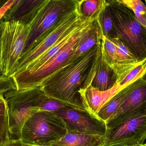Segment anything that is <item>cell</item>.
<instances>
[{
	"mask_svg": "<svg viewBox=\"0 0 146 146\" xmlns=\"http://www.w3.org/2000/svg\"><path fill=\"white\" fill-rule=\"evenodd\" d=\"M100 44L45 80L40 87L46 96L74 108L87 110L82 104L80 91Z\"/></svg>",
	"mask_w": 146,
	"mask_h": 146,
	"instance_id": "6da1fadb",
	"label": "cell"
},
{
	"mask_svg": "<svg viewBox=\"0 0 146 146\" xmlns=\"http://www.w3.org/2000/svg\"><path fill=\"white\" fill-rule=\"evenodd\" d=\"M67 132L65 122L56 112L38 110L25 122L19 139L30 146H51Z\"/></svg>",
	"mask_w": 146,
	"mask_h": 146,
	"instance_id": "7a4b0ae2",
	"label": "cell"
},
{
	"mask_svg": "<svg viewBox=\"0 0 146 146\" xmlns=\"http://www.w3.org/2000/svg\"><path fill=\"white\" fill-rule=\"evenodd\" d=\"M117 38L128 47L139 62L146 58V28L132 10L119 0L107 1Z\"/></svg>",
	"mask_w": 146,
	"mask_h": 146,
	"instance_id": "3957f363",
	"label": "cell"
},
{
	"mask_svg": "<svg viewBox=\"0 0 146 146\" xmlns=\"http://www.w3.org/2000/svg\"><path fill=\"white\" fill-rule=\"evenodd\" d=\"M94 21L87 22L76 33L72 42L54 57L36 69L15 73L13 79L17 90L41 86L43 82L56 72L69 64L72 56Z\"/></svg>",
	"mask_w": 146,
	"mask_h": 146,
	"instance_id": "277c9868",
	"label": "cell"
},
{
	"mask_svg": "<svg viewBox=\"0 0 146 146\" xmlns=\"http://www.w3.org/2000/svg\"><path fill=\"white\" fill-rule=\"evenodd\" d=\"M8 110L11 136L19 139L23 125L34 113L39 110L47 97L41 87L25 90H15L3 94Z\"/></svg>",
	"mask_w": 146,
	"mask_h": 146,
	"instance_id": "5b68a950",
	"label": "cell"
},
{
	"mask_svg": "<svg viewBox=\"0 0 146 146\" xmlns=\"http://www.w3.org/2000/svg\"><path fill=\"white\" fill-rule=\"evenodd\" d=\"M31 25L19 21H3L0 37V70L12 76L23 54Z\"/></svg>",
	"mask_w": 146,
	"mask_h": 146,
	"instance_id": "8992f818",
	"label": "cell"
},
{
	"mask_svg": "<svg viewBox=\"0 0 146 146\" xmlns=\"http://www.w3.org/2000/svg\"><path fill=\"white\" fill-rule=\"evenodd\" d=\"M85 19L79 11L78 5L63 16L21 56L15 73L25 68L28 64L40 57L62 38L80 25Z\"/></svg>",
	"mask_w": 146,
	"mask_h": 146,
	"instance_id": "52a82bcc",
	"label": "cell"
},
{
	"mask_svg": "<svg viewBox=\"0 0 146 146\" xmlns=\"http://www.w3.org/2000/svg\"><path fill=\"white\" fill-rule=\"evenodd\" d=\"M80 0H45L30 24L31 29L22 55L63 16L76 8Z\"/></svg>",
	"mask_w": 146,
	"mask_h": 146,
	"instance_id": "ba28073f",
	"label": "cell"
},
{
	"mask_svg": "<svg viewBox=\"0 0 146 146\" xmlns=\"http://www.w3.org/2000/svg\"><path fill=\"white\" fill-rule=\"evenodd\" d=\"M104 146L143 145L146 140V114L130 117L107 128Z\"/></svg>",
	"mask_w": 146,
	"mask_h": 146,
	"instance_id": "9c48e42d",
	"label": "cell"
},
{
	"mask_svg": "<svg viewBox=\"0 0 146 146\" xmlns=\"http://www.w3.org/2000/svg\"><path fill=\"white\" fill-rule=\"evenodd\" d=\"M56 113L65 122L67 130L90 135H105L107 129L105 122L87 110L71 107Z\"/></svg>",
	"mask_w": 146,
	"mask_h": 146,
	"instance_id": "30bf717a",
	"label": "cell"
},
{
	"mask_svg": "<svg viewBox=\"0 0 146 146\" xmlns=\"http://www.w3.org/2000/svg\"><path fill=\"white\" fill-rule=\"evenodd\" d=\"M117 83V76L105 60L100 44L81 89L91 86L98 91H105L112 88Z\"/></svg>",
	"mask_w": 146,
	"mask_h": 146,
	"instance_id": "8fae6325",
	"label": "cell"
},
{
	"mask_svg": "<svg viewBox=\"0 0 146 146\" xmlns=\"http://www.w3.org/2000/svg\"><path fill=\"white\" fill-rule=\"evenodd\" d=\"M146 114V83L144 81L135 88L121 104L117 111L106 122V128L130 117Z\"/></svg>",
	"mask_w": 146,
	"mask_h": 146,
	"instance_id": "7c38bea8",
	"label": "cell"
},
{
	"mask_svg": "<svg viewBox=\"0 0 146 146\" xmlns=\"http://www.w3.org/2000/svg\"><path fill=\"white\" fill-rule=\"evenodd\" d=\"M45 0H15L2 18L3 21H19L30 25Z\"/></svg>",
	"mask_w": 146,
	"mask_h": 146,
	"instance_id": "4fadbf2b",
	"label": "cell"
},
{
	"mask_svg": "<svg viewBox=\"0 0 146 146\" xmlns=\"http://www.w3.org/2000/svg\"><path fill=\"white\" fill-rule=\"evenodd\" d=\"M126 87L122 86L117 83L110 90L100 91L94 89L91 86H88L84 89H81L80 94L84 107L97 116L98 111L101 107Z\"/></svg>",
	"mask_w": 146,
	"mask_h": 146,
	"instance_id": "5bb4252c",
	"label": "cell"
},
{
	"mask_svg": "<svg viewBox=\"0 0 146 146\" xmlns=\"http://www.w3.org/2000/svg\"><path fill=\"white\" fill-rule=\"evenodd\" d=\"M116 49V64L114 71L117 76V83L123 79L139 63L136 57L118 38L111 39Z\"/></svg>",
	"mask_w": 146,
	"mask_h": 146,
	"instance_id": "9a60e30c",
	"label": "cell"
},
{
	"mask_svg": "<svg viewBox=\"0 0 146 146\" xmlns=\"http://www.w3.org/2000/svg\"><path fill=\"white\" fill-rule=\"evenodd\" d=\"M144 82L141 77L122 89L101 107L97 116L105 122L107 121L115 114L128 95Z\"/></svg>",
	"mask_w": 146,
	"mask_h": 146,
	"instance_id": "2e32d148",
	"label": "cell"
},
{
	"mask_svg": "<svg viewBox=\"0 0 146 146\" xmlns=\"http://www.w3.org/2000/svg\"><path fill=\"white\" fill-rule=\"evenodd\" d=\"M103 35L98 21H94L72 56L69 64L77 61L91 49L100 44Z\"/></svg>",
	"mask_w": 146,
	"mask_h": 146,
	"instance_id": "e0dca14e",
	"label": "cell"
},
{
	"mask_svg": "<svg viewBox=\"0 0 146 146\" xmlns=\"http://www.w3.org/2000/svg\"><path fill=\"white\" fill-rule=\"evenodd\" d=\"M104 136L67 130L61 139L51 146H104Z\"/></svg>",
	"mask_w": 146,
	"mask_h": 146,
	"instance_id": "ac0fdd59",
	"label": "cell"
},
{
	"mask_svg": "<svg viewBox=\"0 0 146 146\" xmlns=\"http://www.w3.org/2000/svg\"><path fill=\"white\" fill-rule=\"evenodd\" d=\"M107 3L105 0H82L80 1L79 9L82 18L94 21Z\"/></svg>",
	"mask_w": 146,
	"mask_h": 146,
	"instance_id": "d6986e66",
	"label": "cell"
},
{
	"mask_svg": "<svg viewBox=\"0 0 146 146\" xmlns=\"http://www.w3.org/2000/svg\"><path fill=\"white\" fill-rule=\"evenodd\" d=\"M97 20L100 27L103 37L110 39L117 38L108 1Z\"/></svg>",
	"mask_w": 146,
	"mask_h": 146,
	"instance_id": "ffe728a7",
	"label": "cell"
},
{
	"mask_svg": "<svg viewBox=\"0 0 146 146\" xmlns=\"http://www.w3.org/2000/svg\"><path fill=\"white\" fill-rule=\"evenodd\" d=\"M11 139L7 105L3 94H0V146Z\"/></svg>",
	"mask_w": 146,
	"mask_h": 146,
	"instance_id": "44dd1931",
	"label": "cell"
},
{
	"mask_svg": "<svg viewBox=\"0 0 146 146\" xmlns=\"http://www.w3.org/2000/svg\"><path fill=\"white\" fill-rule=\"evenodd\" d=\"M101 49L106 61L114 70L116 64L115 45L111 39L103 37L101 39Z\"/></svg>",
	"mask_w": 146,
	"mask_h": 146,
	"instance_id": "7402d4cb",
	"label": "cell"
},
{
	"mask_svg": "<svg viewBox=\"0 0 146 146\" xmlns=\"http://www.w3.org/2000/svg\"><path fill=\"white\" fill-rule=\"evenodd\" d=\"M133 11L138 21L146 28V6L141 0H119Z\"/></svg>",
	"mask_w": 146,
	"mask_h": 146,
	"instance_id": "603a6c76",
	"label": "cell"
},
{
	"mask_svg": "<svg viewBox=\"0 0 146 146\" xmlns=\"http://www.w3.org/2000/svg\"><path fill=\"white\" fill-rule=\"evenodd\" d=\"M146 72V58L139 62V63L119 84L122 86H127L129 84L141 78Z\"/></svg>",
	"mask_w": 146,
	"mask_h": 146,
	"instance_id": "cb8c5ba5",
	"label": "cell"
},
{
	"mask_svg": "<svg viewBox=\"0 0 146 146\" xmlns=\"http://www.w3.org/2000/svg\"><path fill=\"white\" fill-rule=\"evenodd\" d=\"M71 107L72 106L57 99L47 97L41 104L39 110L56 112L62 109Z\"/></svg>",
	"mask_w": 146,
	"mask_h": 146,
	"instance_id": "d4e9b609",
	"label": "cell"
},
{
	"mask_svg": "<svg viewBox=\"0 0 146 146\" xmlns=\"http://www.w3.org/2000/svg\"><path fill=\"white\" fill-rule=\"evenodd\" d=\"M17 90L13 79L11 76H0V94H4L7 92Z\"/></svg>",
	"mask_w": 146,
	"mask_h": 146,
	"instance_id": "484cf974",
	"label": "cell"
},
{
	"mask_svg": "<svg viewBox=\"0 0 146 146\" xmlns=\"http://www.w3.org/2000/svg\"><path fill=\"white\" fill-rule=\"evenodd\" d=\"M15 0L7 1L5 4L0 8V21L2 19L6 12L14 4Z\"/></svg>",
	"mask_w": 146,
	"mask_h": 146,
	"instance_id": "4316f807",
	"label": "cell"
},
{
	"mask_svg": "<svg viewBox=\"0 0 146 146\" xmlns=\"http://www.w3.org/2000/svg\"><path fill=\"white\" fill-rule=\"evenodd\" d=\"M1 146H30L23 143L20 139H11Z\"/></svg>",
	"mask_w": 146,
	"mask_h": 146,
	"instance_id": "83f0119b",
	"label": "cell"
},
{
	"mask_svg": "<svg viewBox=\"0 0 146 146\" xmlns=\"http://www.w3.org/2000/svg\"><path fill=\"white\" fill-rule=\"evenodd\" d=\"M3 20L2 19L1 21H0V37H1V32L2 27L3 23ZM2 74L1 72V70H0V76H2Z\"/></svg>",
	"mask_w": 146,
	"mask_h": 146,
	"instance_id": "f1b7e54d",
	"label": "cell"
},
{
	"mask_svg": "<svg viewBox=\"0 0 146 146\" xmlns=\"http://www.w3.org/2000/svg\"><path fill=\"white\" fill-rule=\"evenodd\" d=\"M7 1H3V0H0V8L5 4Z\"/></svg>",
	"mask_w": 146,
	"mask_h": 146,
	"instance_id": "f546056e",
	"label": "cell"
},
{
	"mask_svg": "<svg viewBox=\"0 0 146 146\" xmlns=\"http://www.w3.org/2000/svg\"><path fill=\"white\" fill-rule=\"evenodd\" d=\"M142 79L143 81H145V83H146V73H145V74L143 75V76L142 77Z\"/></svg>",
	"mask_w": 146,
	"mask_h": 146,
	"instance_id": "4dcf8cb0",
	"label": "cell"
},
{
	"mask_svg": "<svg viewBox=\"0 0 146 146\" xmlns=\"http://www.w3.org/2000/svg\"><path fill=\"white\" fill-rule=\"evenodd\" d=\"M142 146H146V143L143 144V145H142Z\"/></svg>",
	"mask_w": 146,
	"mask_h": 146,
	"instance_id": "1f68e13d",
	"label": "cell"
},
{
	"mask_svg": "<svg viewBox=\"0 0 146 146\" xmlns=\"http://www.w3.org/2000/svg\"><path fill=\"white\" fill-rule=\"evenodd\" d=\"M134 146H142V145H138Z\"/></svg>",
	"mask_w": 146,
	"mask_h": 146,
	"instance_id": "d6a6232c",
	"label": "cell"
},
{
	"mask_svg": "<svg viewBox=\"0 0 146 146\" xmlns=\"http://www.w3.org/2000/svg\"><path fill=\"white\" fill-rule=\"evenodd\" d=\"M145 2L146 4V1H145Z\"/></svg>",
	"mask_w": 146,
	"mask_h": 146,
	"instance_id": "836d02e7",
	"label": "cell"
}]
</instances>
